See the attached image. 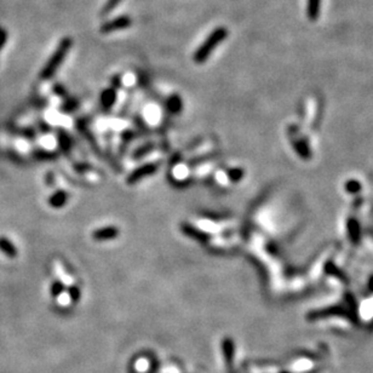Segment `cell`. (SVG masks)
Instances as JSON below:
<instances>
[{"label":"cell","mask_w":373,"mask_h":373,"mask_svg":"<svg viewBox=\"0 0 373 373\" xmlns=\"http://www.w3.org/2000/svg\"><path fill=\"white\" fill-rule=\"evenodd\" d=\"M228 29L225 27H217L210 33L209 37L205 39V42L200 45L199 47L197 49V51L194 52V56H193V60H194L195 63L197 65H202L207 61V58L211 56V53L220 43L224 42L225 39L228 38Z\"/></svg>","instance_id":"6da1fadb"},{"label":"cell","mask_w":373,"mask_h":373,"mask_svg":"<svg viewBox=\"0 0 373 373\" xmlns=\"http://www.w3.org/2000/svg\"><path fill=\"white\" fill-rule=\"evenodd\" d=\"M72 46H73L72 38L66 37L63 38V39H61L60 44L57 45V47H56V50L53 51L51 57L49 58L46 65L43 67L42 72H40V78H42L43 80H47L55 75V73L57 72L58 68L61 67V65H62L63 61H65V58L67 57L68 52L70 51Z\"/></svg>","instance_id":"7a4b0ae2"},{"label":"cell","mask_w":373,"mask_h":373,"mask_svg":"<svg viewBox=\"0 0 373 373\" xmlns=\"http://www.w3.org/2000/svg\"><path fill=\"white\" fill-rule=\"evenodd\" d=\"M131 26H132V20H131V17L123 15V16L114 17V19L103 22L100 27V32L102 33V34H110V33L116 32V30L128 29V28H130Z\"/></svg>","instance_id":"3957f363"},{"label":"cell","mask_w":373,"mask_h":373,"mask_svg":"<svg viewBox=\"0 0 373 373\" xmlns=\"http://www.w3.org/2000/svg\"><path fill=\"white\" fill-rule=\"evenodd\" d=\"M158 170V165L156 164H153V162H151V164H146L143 165V166L138 167V169L133 170L132 172H131L130 175H129L128 179H126V183L129 184H134L136 182L141 181L142 178H144V177L147 176H151V175H153L154 172Z\"/></svg>","instance_id":"277c9868"},{"label":"cell","mask_w":373,"mask_h":373,"mask_svg":"<svg viewBox=\"0 0 373 373\" xmlns=\"http://www.w3.org/2000/svg\"><path fill=\"white\" fill-rule=\"evenodd\" d=\"M119 235V229L115 227H105L93 232L92 238L96 241H107L115 239Z\"/></svg>","instance_id":"5b68a950"},{"label":"cell","mask_w":373,"mask_h":373,"mask_svg":"<svg viewBox=\"0 0 373 373\" xmlns=\"http://www.w3.org/2000/svg\"><path fill=\"white\" fill-rule=\"evenodd\" d=\"M0 252H2L9 258H16L19 255L16 246L12 243L11 240L5 237H0Z\"/></svg>","instance_id":"8992f818"},{"label":"cell","mask_w":373,"mask_h":373,"mask_svg":"<svg viewBox=\"0 0 373 373\" xmlns=\"http://www.w3.org/2000/svg\"><path fill=\"white\" fill-rule=\"evenodd\" d=\"M332 315H344V310L339 307H333V308H329L325 309V310H320V311H314V313H310L308 315L309 320H318L321 318H327V316H332Z\"/></svg>","instance_id":"52a82bcc"},{"label":"cell","mask_w":373,"mask_h":373,"mask_svg":"<svg viewBox=\"0 0 373 373\" xmlns=\"http://www.w3.org/2000/svg\"><path fill=\"white\" fill-rule=\"evenodd\" d=\"M321 12V0H307V16L310 21H316Z\"/></svg>","instance_id":"ba28073f"},{"label":"cell","mask_w":373,"mask_h":373,"mask_svg":"<svg viewBox=\"0 0 373 373\" xmlns=\"http://www.w3.org/2000/svg\"><path fill=\"white\" fill-rule=\"evenodd\" d=\"M116 100V88H106L105 91L101 95V102H102V106L105 108H110L111 106L114 105Z\"/></svg>","instance_id":"9c48e42d"},{"label":"cell","mask_w":373,"mask_h":373,"mask_svg":"<svg viewBox=\"0 0 373 373\" xmlns=\"http://www.w3.org/2000/svg\"><path fill=\"white\" fill-rule=\"evenodd\" d=\"M67 194L63 190H58L55 194H52L49 199V205L53 209H60L67 202Z\"/></svg>","instance_id":"30bf717a"},{"label":"cell","mask_w":373,"mask_h":373,"mask_svg":"<svg viewBox=\"0 0 373 373\" xmlns=\"http://www.w3.org/2000/svg\"><path fill=\"white\" fill-rule=\"evenodd\" d=\"M182 230H183L186 234L189 235L190 238H193V239H197V240H206L207 239L206 234L199 232V230L195 229V228H193L192 225H189V224H184L183 227H182Z\"/></svg>","instance_id":"8fae6325"},{"label":"cell","mask_w":373,"mask_h":373,"mask_svg":"<svg viewBox=\"0 0 373 373\" xmlns=\"http://www.w3.org/2000/svg\"><path fill=\"white\" fill-rule=\"evenodd\" d=\"M223 352L229 364H232L233 359H234V343L230 339H225L223 341Z\"/></svg>","instance_id":"7c38bea8"},{"label":"cell","mask_w":373,"mask_h":373,"mask_svg":"<svg viewBox=\"0 0 373 373\" xmlns=\"http://www.w3.org/2000/svg\"><path fill=\"white\" fill-rule=\"evenodd\" d=\"M167 107L172 113H178L182 109V100L178 95H174L167 100Z\"/></svg>","instance_id":"4fadbf2b"},{"label":"cell","mask_w":373,"mask_h":373,"mask_svg":"<svg viewBox=\"0 0 373 373\" xmlns=\"http://www.w3.org/2000/svg\"><path fill=\"white\" fill-rule=\"evenodd\" d=\"M121 1H123V0H107L106 4L103 5V7L101 9V16L105 17L107 15L110 14Z\"/></svg>","instance_id":"5bb4252c"},{"label":"cell","mask_w":373,"mask_h":373,"mask_svg":"<svg viewBox=\"0 0 373 373\" xmlns=\"http://www.w3.org/2000/svg\"><path fill=\"white\" fill-rule=\"evenodd\" d=\"M62 291H63L62 283H60V281H55V283H53L52 286H51L52 296L53 297H60L61 294H62Z\"/></svg>","instance_id":"9a60e30c"},{"label":"cell","mask_w":373,"mask_h":373,"mask_svg":"<svg viewBox=\"0 0 373 373\" xmlns=\"http://www.w3.org/2000/svg\"><path fill=\"white\" fill-rule=\"evenodd\" d=\"M6 42H7V32L4 29V28H1V29H0V51L4 49V46L6 45Z\"/></svg>","instance_id":"2e32d148"},{"label":"cell","mask_w":373,"mask_h":373,"mask_svg":"<svg viewBox=\"0 0 373 373\" xmlns=\"http://www.w3.org/2000/svg\"><path fill=\"white\" fill-rule=\"evenodd\" d=\"M68 296H69V298H72L73 301H77L80 297V291L78 290L77 287H72L69 290V294H68Z\"/></svg>","instance_id":"e0dca14e"},{"label":"cell","mask_w":373,"mask_h":373,"mask_svg":"<svg viewBox=\"0 0 373 373\" xmlns=\"http://www.w3.org/2000/svg\"><path fill=\"white\" fill-rule=\"evenodd\" d=\"M120 85H121V78H120V77H118V75H116V77H114V79H113V86H111V88H118Z\"/></svg>","instance_id":"ac0fdd59"},{"label":"cell","mask_w":373,"mask_h":373,"mask_svg":"<svg viewBox=\"0 0 373 373\" xmlns=\"http://www.w3.org/2000/svg\"><path fill=\"white\" fill-rule=\"evenodd\" d=\"M151 149H152V146H147V147H143V149H142V151L137 152V153H136V156H141V155H143V154L148 153V152L151 151Z\"/></svg>","instance_id":"d6986e66"},{"label":"cell","mask_w":373,"mask_h":373,"mask_svg":"<svg viewBox=\"0 0 373 373\" xmlns=\"http://www.w3.org/2000/svg\"><path fill=\"white\" fill-rule=\"evenodd\" d=\"M280 373H290V372H286V371H284V372H280Z\"/></svg>","instance_id":"ffe728a7"}]
</instances>
